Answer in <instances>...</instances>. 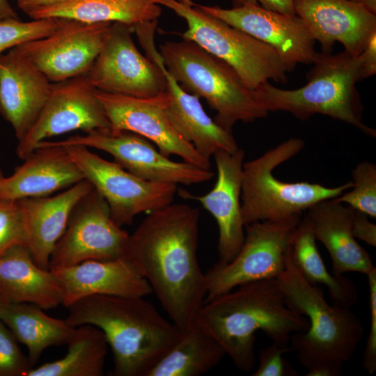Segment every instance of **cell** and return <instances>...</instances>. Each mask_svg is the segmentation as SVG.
<instances>
[{
  "label": "cell",
  "mask_w": 376,
  "mask_h": 376,
  "mask_svg": "<svg viewBox=\"0 0 376 376\" xmlns=\"http://www.w3.org/2000/svg\"><path fill=\"white\" fill-rule=\"evenodd\" d=\"M199 219L198 209L182 203L150 212L129 235L122 256L182 332L194 324L207 294L196 256Z\"/></svg>",
  "instance_id": "1"
},
{
  "label": "cell",
  "mask_w": 376,
  "mask_h": 376,
  "mask_svg": "<svg viewBox=\"0 0 376 376\" xmlns=\"http://www.w3.org/2000/svg\"><path fill=\"white\" fill-rule=\"evenodd\" d=\"M196 321L244 372L255 365L256 331H263L272 344L285 347L292 334L309 327L308 319L288 305L276 279L244 283L205 301Z\"/></svg>",
  "instance_id": "2"
},
{
  "label": "cell",
  "mask_w": 376,
  "mask_h": 376,
  "mask_svg": "<svg viewBox=\"0 0 376 376\" xmlns=\"http://www.w3.org/2000/svg\"><path fill=\"white\" fill-rule=\"evenodd\" d=\"M67 308L71 326L91 324L104 334L114 376H147L183 334L143 297L91 295Z\"/></svg>",
  "instance_id": "3"
},
{
  "label": "cell",
  "mask_w": 376,
  "mask_h": 376,
  "mask_svg": "<svg viewBox=\"0 0 376 376\" xmlns=\"http://www.w3.org/2000/svg\"><path fill=\"white\" fill-rule=\"evenodd\" d=\"M288 305L305 316L308 329L290 336L292 351L307 376H339L352 357L364 330L361 320L350 308L329 304L322 289L307 282L290 259L276 277Z\"/></svg>",
  "instance_id": "4"
},
{
  "label": "cell",
  "mask_w": 376,
  "mask_h": 376,
  "mask_svg": "<svg viewBox=\"0 0 376 376\" xmlns=\"http://www.w3.org/2000/svg\"><path fill=\"white\" fill-rule=\"evenodd\" d=\"M313 65L307 84L299 88L281 89L267 81L254 89L259 104L268 113L286 111L301 120L325 115L375 137V130L362 122L363 104L356 86L363 79L360 55L321 52Z\"/></svg>",
  "instance_id": "5"
},
{
  "label": "cell",
  "mask_w": 376,
  "mask_h": 376,
  "mask_svg": "<svg viewBox=\"0 0 376 376\" xmlns=\"http://www.w3.org/2000/svg\"><path fill=\"white\" fill-rule=\"evenodd\" d=\"M159 48L169 74L184 90L204 98L217 112L214 120L226 130L232 132L239 121L251 123L269 114L230 65L193 41H166Z\"/></svg>",
  "instance_id": "6"
},
{
  "label": "cell",
  "mask_w": 376,
  "mask_h": 376,
  "mask_svg": "<svg viewBox=\"0 0 376 376\" xmlns=\"http://www.w3.org/2000/svg\"><path fill=\"white\" fill-rule=\"evenodd\" d=\"M304 144L299 138H291L243 164L241 212L244 226L302 216L304 211L317 203L337 198L352 188L353 182L350 181L327 187L318 183L287 182L276 178L274 169L297 155Z\"/></svg>",
  "instance_id": "7"
},
{
  "label": "cell",
  "mask_w": 376,
  "mask_h": 376,
  "mask_svg": "<svg viewBox=\"0 0 376 376\" xmlns=\"http://www.w3.org/2000/svg\"><path fill=\"white\" fill-rule=\"evenodd\" d=\"M184 19L182 38L193 41L230 65L254 90L273 80L285 83L295 68L271 46L199 9L191 0H152Z\"/></svg>",
  "instance_id": "8"
},
{
  "label": "cell",
  "mask_w": 376,
  "mask_h": 376,
  "mask_svg": "<svg viewBox=\"0 0 376 376\" xmlns=\"http://www.w3.org/2000/svg\"><path fill=\"white\" fill-rule=\"evenodd\" d=\"M301 217L246 225L237 256L227 263L217 262L205 273V301L244 283L276 279L285 268L292 237Z\"/></svg>",
  "instance_id": "9"
},
{
  "label": "cell",
  "mask_w": 376,
  "mask_h": 376,
  "mask_svg": "<svg viewBox=\"0 0 376 376\" xmlns=\"http://www.w3.org/2000/svg\"><path fill=\"white\" fill-rule=\"evenodd\" d=\"M63 147L84 178L106 201L118 226L130 224L140 213L152 212L173 202L177 185L143 180L85 146Z\"/></svg>",
  "instance_id": "10"
},
{
  "label": "cell",
  "mask_w": 376,
  "mask_h": 376,
  "mask_svg": "<svg viewBox=\"0 0 376 376\" xmlns=\"http://www.w3.org/2000/svg\"><path fill=\"white\" fill-rule=\"evenodd\" d=\"M82 146L110 154L115 162L133 175L148 181L192 185L208 181L210 170L187 162H176L157 150L143 136L128 131L93 130L57 141H43L38 146Z\"/></svg>",
  "instance_id": "11"
},
{
  "label": "cell",
  "mask_w": 376,
  "mask_h": 376,
  "mask_svg": "<svg viewBox=\"0 0 376 376\" xmlns=\"http://www.w3.org/2000/svg\"><path fill=\"white\" fill-rule=\"evenodd\" d=\"M133 26L112 22L104 45L87 73L93 86L105 93L148 98L167 91L162 69L136 48Z\"/></svg>",
  "instance_id": "12"
},
{
  "label": "cell",
  "mask_w": 376,
  "mask_h": 376,
  "mask_svg": "<svg viewBox=\"0 0 376 376\" xmlns=\"http://www.w3.org/2000/svg\"><path fill=\"white\" fill-rule=\"evenodd\" d=\"M128 237L113 221L106 201L93 188L74 207L52 253L49 269L116 259L123 255Z\"/></svg>",
  "instance_id": "13"
},
{
  "label": "cell",
  "mask_w": 376,
  "mask_h": 376,
  "mask_svg": "<svg viewBox=\"0 0 376 376\" xmlns=\"http://www.w3.org/2000/svg\"><path fill=\"white\" fill-rule=\"evenodd\" d=\"M87 73L53 83L51 93L33 125L18 141L16 153L25 159L38 143L50 137L82 130H110L111 125Z\"/></svg>",
  "instance_id": "14"
},
{
  "label": "cell",
  "mask_w": 376,
  "mask_h": 376,
  "mask_svg": "<svg viewBox=\"0 0 376 376\" xmlns=\"http://www.w3.org/2000/svg\"><path fill=\"white\" fill-rule=\"evenodd\" d=\"M111 24L67 19L50 35L13 48L51 82L58 83L88 73Z\"/></svg>",
  "instance_id": "15"
},
{
  "label": "cell",
  "mask_w": 376,
  "mask_h": 376,
  "mask_svg": "<svg viewBox=\"0 0 376 376\" xmlns=\"http://www.w3.org/2000/svg\"><path fill=\"white\" fill-rule=\"evenodd\" d=\"M111 125L110 131L134 132L151 141L166 157L175 155L184 162L210 170V160L203 157L185 141L170 123L166 108L171 100L167 91L156 96L140 98L96 90Z\"/></svg>",
  "instance_id": "16"
},
{
  "label": "cell",
  "mask_w": 376,
  "mask_h": 376,
  "mask_svg": "<svg viewBox=\"0 0 376 376\" xmlns=\"http://www.w3.org/2000/svg\"><path fill=\"white\" fill-rule=\"evenodd\" d=\"M195 5L204 13L271 46L291 66L313 64L318 52L315 40L302 19L265 9L260 5H244L231 8Z\"/></svg>",
  "instance_id": "17"
},
{
  "label": "cell",
  "mask_w": 376,
  "mask_h": 376,
  "mask_svg": "<svg viewBox=\"0 0 376 376\" xmlns=\"http://www.w3.org/2000/svg\"><path fill=\"white\" fill-rule=\"evenodd\" d=\"M299 17L322 52H331L336 42L353 56H359L376 33V15L352 0H293Z\"/></svg>",
  "instance_id": "18"
},
{
  "label": "cell",
  "mask_w": 376,
  "mask_h": 376,
  "mask_svg": "<svg viewBox=\"0 0 376 376\" xmlns=\"http://www.w3.org/2000/svg\"><path fill=\"white\" fill-rule=\"evenodd\" d=\"M213 156L217 169L213 189L201 196L182 189L179 194L185 198L199 201L214 217L219 227V262L227 263L237 256L245 237L240 203L245 153L241 148L233 153L219 150Z\"/></svg>",
  "instance_id": "19"
},
{
  "label": "cell",
  "mask_w": 376,
  "mask_h": 376,
  "mask_svg": "<svg viewBox=\"0 0 376 376\" xmlns=\"http://www.w3.org/2000/svg\"><path fill=\"white\" fill-rule=\"evenodd\" d=\"M53 83L15 48L0 55V114L22 140L35 123Z\"/></svg>",
  "instance_id": "20"
},
{
  "label": "cell",
  "mask_w": 376,
  "mask_h": 376,
  "mask_svg": "<svg viewBox=\"0 0 376 376\" xmlns=\"http://www.w3.org/2000/svg\"><path fill=\"white\" fill-rule=\"evenodd\" d=\"M50 269L61 284L62 304L66 308L91 295L144 297L152 292L148 282L123 256L113 260H89Z\"/></svg>",
  "instance_id": "21"
},
{
  "label": "cell",
  "mask_w": 376,
  "mask_h": 376,
  "mask_svg": "<svg viewBox=\"0 0 376 376\" xmlns=\"http://www.w3.org/2000/svg\"><path fill=\"white\" fill-rule=\"evenodd\" d=\"M145 51L147 57L162 69L166 79L171 100L166 113L178 134L207 160L219 150L236 152L239 148L232 132L226 130L209 117L199 98L181 87L166 69L155 45Z\"/></svg>",
  "instance_id": "22"
},
{
  "label": "cell",
  "mask_w": 376,
  "mask_h": 376,
  "mask_svg": "<svg viewBox=\"0 0 376 376\" xmlns=\"http://www.w3.org/2000/svg\"><path fill=\"white\" fill-rule=\"evenodd\" d=\"M10 176L0 173V200L48 196L84 180L63 146H38Z\"/></svg>",
  "instance_id": "23"
},
{
  "label": "cell",
  "mask_w": 376,
  "mask_h": 376,
  "mask_svg": "<svg viewBox=\"0 0 376 376\" xmlns=\"http://www.w3.org/2000/svg\"><path fill=\"white\" fill-rule=\"evenodd\" d=\"M93 188L84 179L52 196L19 200L27 231L26 247L41 268L49 269L52 253L74 207Z\"/></svg>",
  "instance_id": "24"
},
{
  "label": "cell",
  "mask_w": 376,
  "mask_h": 376,
  "mask_svg": "<svg viewBox=\"0 0 376 376\" xmlns=\"http://www.w3.org/2000/svg\"><path fill=\"white\" fill-rule=\"evenodd\" d=\"M354 209L330 198L317 203L306 214L316 240L327 249L332 261V273L349 272L367 275L375 268L369 253L354 237L352 223Z\"/></svg>",
  "instance_id": "25"
},
{
  "label": "cell",
  "mask_w": 376,
  "mask_h": 376,
  "mask_svg": "<svg viewBox=\"0 0 376 376\" xmlns=\"http://www.w3.org/2000/svg\"><path fill=\"white\" fill-rule=\"evenodd\" d=\"M0 291L8 303H30L44 310L63 303L57 276L50 269L39 267L24 246H14L0 256Z\"/></svg>",
  "instance_id": "26"
},
{
  "label": "cell",
  "mask_w": 376,
  "mask_h": 376,
  "mask_svg": "<svg viewBox=\"0 0 376 376\" xmlns=\"http://www.w3.org/2000/svg\"><path fill=\"white\" fill-rule=\"evenodd\" d=\"M43 310L30 303H8L0 308V320L26 346L32 367L47 348L67 344L75 329Z\"/></svg>",
  "instance_id": "27"
},
{
  "label": "cell",
  "mask_w": 376,
  "mask_h": 376,
  "mask_svg": "<svg viewBox=\"0 0 376 376\" xmlns=\"http://www.w3.org/2000/svg\"><path fill=\"white\" fill-rule=\"evenodd\" d=\"M161 6L152 0H70L38 9L33 19L56 17L84 23L121 22L131 26L157 21Z\"/></svg>",
  "instance_id": "28"
},
{
  "label": "cell",
  "mask_w": 376,
  "mask_h": 376,
  "mask_svg": "<svg viewBox=\"0 0 376 376\" xmlns=\"http://www.w3.org/2000/svg\"><path fill=\"white\" fill-rule=\"evenodd\" d=\"M290 259L307 282L327 287L332 304L350 308L356 303L357 291L353 281L330 273L325 266L306 215L301 217L293 233Z\"/></svg>",
  "instance_id": "29"
},
{
  "label": "cell",
  "mask_w": 376,
  "mask_h": 376,
  "mask_svg": "<svg viewBox=\"0 0 376 376\" xmlns=\"http://www.w3.org/2000/svg\"><path fill=\"white\" fill-rule=\"evenodd\" d=\"M226 355L219 341L196 320L147 376H199Z\"/></svg>",
  "instance_id": "30"
},
{
  "label": "cell",
  "mask_w": 376,
  "mask_h": 376,
  "mask_svg": "<svg viewBox=\"0 0 376 376\" xmlns=\"http://www.w3.org/2000/svg\"><path fill=\"white\" fill-rule=\"evenodd\" d=\"M66 354L56 361L30 369L26 376H102L104 375L108 343L95 326L75 327L67 343Z\"/></svg>",
  "instance_id": "31"
},
{
  "label": "cell",
  "mask_w": 376,
  "mask_h": 376,
  "mask_svg": "<svg viewBox=\"0 0 376 376\" xmlns=\"http://www.w3.org/2000/svg\"><path fill=\"white\" fill-rule=\"evenodd\" d=\"M353 186L335 199L371 218L376 217V165L367 161L352 170Z\"/></svg>",
  "instance_id": "32"
},
{
  "label": "cell",
  "mask_w": 376,
  "mask_h": 376,
  "mask_svg": "<svg viewBox=\"0 0 376 376\" xmlns=\"http://www.w3.org/2000/svg\"><path fill=\"white\" fill-rule=\"evenodd\" d=\"M67 19L49 17L22 22L19 19L0 20V55L3 51L24 42L46 37Z\"/></svg>",
  "instance_id": "33"
},
{
  "label": "cell",
  "mask_w": 376,
  "mask_h": 376,
  "mask_svg": "<svg viewBox=\"0 0 376 376\" xmlns=\"http://www.w3.org/2000/svg\"><path fill=\"white\" fill-rule=\"evenodd\" d=\"M25 219L19 201L0 200V256L16 246H27Z\"/></svg>",
  "instance_id": "34"
},
{
  "label": "cell",
  "mask_w": 376,
  "mask_h": 376,
  "mask_svg": "<svg viewBox=\"0 0 376 376\" xmlns=\"http://www.w3.org/2000/svg\"><path fill=\"white\" fill-rule=\"evenodd\" d=\"M32 368L15 336L0 320V376H26Z\"/></svg>",
  "instance_id": "35"
},
{
  "label": "cell",
  "mask_w": 376,
  "mask_h": 376,
  "mask_svg": "<svg viewBox=\"0 0 376 376\" xmlns=\"http://www.w3.org/2000/svg\"><path fill=\"white\" fill-rule=\"evenodd\" d=\"M292 351L291 347L274 344L259 351V365L253 376H296L298 372L283 357Z\"/></svg>",
  "instance_id": "36"
},
{
  "label": "cell",
  "mask_w": 376,
  "mask_h": 376,
  "mask_svg": "<svg viewBox=\"0 0 376 376\" xmlns=\"http://www.w3.org/2000/svg\"><path fill=\"white\" fill-rule=\"evenodd\" d=\"M366 276L369 286L370 324L363 353V366L365 370L372 375L376 370V268Z\"/></svg>",
  "instance_id": "37"
},
{
  "label": "cell",
  "mask_w": 376,
  "mask_h": 376,
  "mask_svg": "<svg viewBox=\"0 0 376 376\" xmlns=\"http://www.w3.org/2000/svg\"><path fill=\"white\" fill-rule=\"evenodd\" d=\"M352 230L355 238L371 246H376V225L369 220L366 214L354 210Z\"/></svg>",
  "instance_id": "38"
},
{
  "label": "cell",
  "mask_w": 376,
  "mask_h": 376,
  "mask_svg": "<svg viewBox=\"0 0 376 376\" xmlns=\"http://www.w3.org/2000/svg\"><path fill=\"white\" fill-rule=\"evenodd\" d=\"M233 7L244 5H260L265 9L283 14L296 15L293 6V0H230Z\"/></svg>",
  "instance_id": "39"
},
{
  "label": "cell",
  "mask_w": 376,
  "mask_h": 376,
  "mask_svg": "<svg viewBox=\"0 0 376 376\" xmlns=\"http://www.w3.org/2000/svg\"><path fill=\"white\" fill-rule=\"evenodd\" d=\"M360 56L363 79L375 75L376 73V33L372 36Z\"/></svg>",
  "instance_id": "40"
},
{
  "label": "cell",
  "mask_w": 376,
  "mask_h": 376,
  "mask_svg": "<svg viewBox=\"0 0 376 376\" xmlns=\"http://www.w3.org/2000/svg\"><path fill=\"white\" fill-rule=\"evenodd\" d=\"M70 0H17L19 8L26 15L43 8L65 3Z\"/></svg>",
  "instance_id": "41"
},
{
  "label": "cell",
  "mask_w": 376,
  "mask_h": 376,
  "mask_svg": "<svg viewBox=\"0 0 376 376\" xmlns=\"http://www.w3.org/2000/svg\"><path fill=\"white\" fill-rule=\"evenodd\" d=\"M11 18L19 19L17 13L8 0H0V20Z\"/></svg>",
  "instance_id": "42"
},
{
  "label": "cell",
  "mask_w": 376,
  "mask_h": 376,
  "mask_svg": "<svg viewBox=\"0 0 376 376\" xmlns=\"http://www.w3.org/2000/svg\"><path fill=\"white\" fill-rule=\"evenodd\" d=\"M362 3L369 11L376 14V0H363Z\"/></svg>",
  "instance_id": "43"
},
{
  "label": "cell",
  "mask_w": 376,
  "mask_h": 376,
  "mask_svg": "<svg viewBox=\"0 0 376 376\" xmlns=\"http://www.w3.org/2000/svg\"><path fill=\"white\" fill-rule=\"evenodd\" d=\"M8 302L6 301L4 296L3 295V294L0 291V308L1 306H4L5 304H8Z\"/></svg>",
  "instance_id": "44"
},
{
  "label": "cell",
  "mask_w": 376,
  "mask_h": 376,
  "mask_svg": "<svg viewBox=\"0 0 376 376\" xmlns=\"http://www.w3.org/2000/svg\"><path fill=\"white\" fill-rule=\"evenodd\" d=\"M352 1H359V2H361V3L363 1V0H352Z\"/></svg>",
  "instance_id": "45"
},
{
  "label": "cell",
  "mask_w": 376,
  "mask_h": 376,
  "mask_svg": "<svg viewBox=\"0 0 376 376\" xmlns=\"http://www.w3.org/2000/svg\"><path fill=\"white\" fill-rule=\"evenodd\" d=\"M182 1H189V0H182Z\"/></svg>",
  "instance_id": "46"
}]
</instances>
